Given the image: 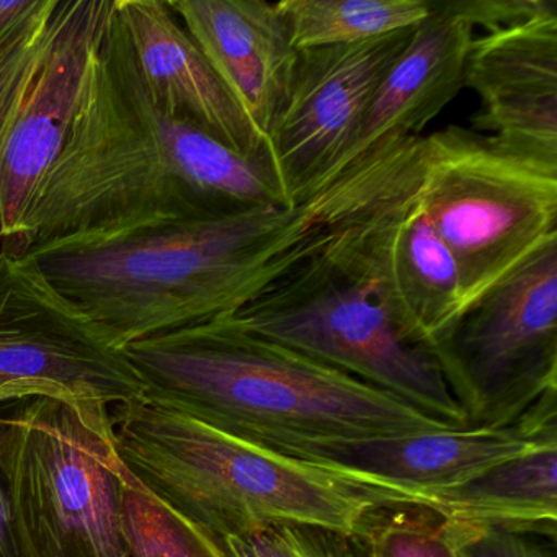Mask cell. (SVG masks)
<instances>
[{
  "instance_id": "6da1fadb",
  "label": "cell",
  "mask_w": 557,
  "mask_h": 557,
  "mask_svg": "<svg viewBox=\"0 0 557 557\" xmlns=\"http://www.w3.org/2000/svg\"><path fill=\"white\" fill-rule=\"evenodd\" d=\"M292 207L269 146L234 151L154 102L113 4L66 141L25 218L18 256L61 237Z\"/></svg>"
},
{
  "instance_id": "7a4b0ae2",
  "label": "cell",
  "mask_w": 557,
  "mask_h": 557,
  "mask_svg": "<svg viewBox=\"0 0 557 557\" xmlns=\"http://www.w3.org/2000/svg\"><path fill=\"white\" fill-rule=\"evenodd\" d=\"M322 195L292 208L61 237L25 256L122 351L252 301L311 253Z\"/></svg>"
},
{
  "instance_id": "3957f363",
  "label": "cell",
  "mask_w": 557,
  "mask_h": 557,
  "mask_svg": "<svg viewBox=\"0 0 557 557\" xmlns=\"http://www.w3.org/2000/svg\"><path fill=\"white\" fill-rule=\"evenodd\" d=\"M122 354L148 399L260 445L453 429L393 394L244 331L230 315L135 342Z\"/></svg>"
},
{
  "instance_id": "277c9868",
  "label": "cell",
  "mask_w": 557,
  "mask_h": 557,
  "mask_svg": "<svg viewBox=\"0 0 557 557\" xmlns=\"http://www.w3.org/2000/svg\"><path fill=\"white\" fill-rule=\"evenodd\" d=\"M116 451L143 485L216 540L270 524L360 536L387 507H416L143 397L112 413Z\"/></svg>"
},
{
  "instance_id": "5b68a950",
  "label": "cell",
  "mask_w": 557,
  "mask_h": 557,
  "mask_svg": "<svg viewBox=\"0 0 557 557\" xmlns=\"http://www.w3.org/2000/svg\"><path fill=\"white\" fill-rule=\"evenodd\" d=\"M423 136L394 139L325 185L315 249L367 286L417 344L461 314L455 259L420 200Z\"/></svg>"
},
{
  "instance_id": "8992f818",
  "label": "cell",
  "mask_w": 557,
  "mask_h": 557,
  "mask_svg": "<svg viewBox=\"0 0 557 557\" xmlns=\"http://www.w3.org/2000/svg\"><path fill=\"white\" fill-rule=\"evenodd\" d=\"M0 466L24 557H128V468L109 407L51 396L0 404Z\"/></svg>"
},
{
  "instance_id": "52a82bcc",
  "label": "cell",
  "mask_w": 557,
  "mask_h": 557,
  "mask_svg": "<svg viewBox=\"0 0 557 557\" xmlns=\"http://www.w3.org/2000/svg\"><path fill=\"white\" fill-rule=\"evenodd\" d=\"M230 318L244 331L393 394L445 425L468 426L429 345L410 341L367 286L322 256L315 243L311 253Z\"/></svg>"
},
{
  "instance_id": "ba28073f",
  "label": "cell",
  "mask_w": 557,
  "mask_h": 557,
  "mask_svg": "<svg viewBox=\"0 0 557 557\" xmlns=\"http://www.w3.org/2000/svg\"><path fill=\"white\" fill-rule=\"evenodd\" d=\"M419 194L455 259L461 314L557 240V171L511 158L472 129L423 138Z\"/></svg>"
},
{
  "instance_id": "9c48e42d",
  "label": "cell",
  "mask_w": 557,
  "mask_h": 557,
  "mask_svg": "<svg viewBox=\"0 0 557 557\" xmlns=\"http://www.w3.org/2000/svg\"><path fill=\"white\" fill-rule=\"evenodd\" d=\"M468 426L513 425L557 393V240L430 341Z\"/></svg>"
},
{
  "instance_id": "30bf717a",
  "label": "cell",
  "mask_w": 557,
  "mask_h": 557,
  "mask_svg": "<svg viewBox=\"0 0 557 557\" xmlns=\"http://www.w3.org/2000/svg\"><path fill=\"white\" fill-rule=\"evenodd\" d=\"M115 0H57L0 61V252L18 256L25 218L57 161Z\"/></svg>"
},
{
  "instance_id": "8fae6325",
  "label": "cell",
  "mask_w": 557,
  "mask_h": 557,
  "mask_svg": "<svg viewBox=\"0 0 557 557\" xmlns=\"http://www.w3.org/2000/svg\"><path fill=\"white\" fill-rule=\"evenodd\" d=\"M146 386L30 256L0 252V404L51 396L119 407Z\"/></svg>"
},
{
  "instance_id": "7c38bea8",
  "label": "cell",
  "mask_w": 557,
  "mask_h": 557,
  "mask_svg": "<svg viewBox=\"0 0 557 557\" xmlns=\"http://www.w3.org/2000/svg\"><path fill=\"white\" fill-rule=\"evenodd\" d=\"M556 442V394H550L520 422L498 429L465 426L389 438L278 443L269 448L426 508L433 492Z\"/></svg>"
},
{
  "instance_id": "4fadbf2b",
  "label": "cell",
  "mask_w": 557,
  "mask_h": 557,
  "mask_svg": "<svg viewBox=\"0 0 557 557\" xmlns=\"http://www.w3.org/2000/svg\"><path fill=\"white\" fill-rule=\"evenodd\" d=\"M416 28L299 51L285 109L267 136L280 181L295 207L314 194Z\"/></svg>"
},
{
  "instance_id": "5bb4252c",
  "label": "cell",
  "mask_w": 557,
  "mask_h": 557,
  "mask_svg": "<svg viewBox=\"0 0 557 557\" xmlns=\"http://www.w3.org/2000/svg\"><path fill=\"white\" fill-rule=\"evenodd\" d=\"M465 87L481 100L472 132L511 158L557 171V2L472 38Z\"/></svg>"
},
{
  "instance_id": "9a60e30c",
  "label": "cell",
  "mask_w": 557,
  "mask_h": 557,
  "mask_svg": "<svg viewBox=\"0 0 557 557\" xmlns=\"http://www.w3.org/2000/svg\"><path fill=\"white\" fill-rule=\"evenodd\" d=\"M168 4L267 141L285 109L299 58L278 4L267 0H168Z\"/></svg>"
},
{
  "instance_id": "2e32d148",
  "label": "cell",
  "mask_w": 557,
  "mask_h": 557,
  "mask_svg": "<svg viewBox=\"0 0 557 557\" xmlns=\"http://www.w3.org/2000/svg\"><path fill=\"white\" fill-rule=\"evenodd\" d=\"M115 15L143 83L165 113L243 154L265 148L168 0H115Z\"/></svg>"
},
{
  "instance_id": "e0dca14e",
  "label": "cell",
  "mask_w": 557,
  "mask_h": 557,
  "mask_svg": "<svg viewBox=\"0 0 557 557\" xmlns=\"http://www.w3.org/2000/svg\"><path fill=\"white\" fill-rule=\"evenodd\" d=\"M432 15L416 28L409 47L387 71L354 135L315 191L332 184L342 172L380 146L420 136L456 99L459 90L465 89L466 61L474 25L451 11L446 0H432Z\"/></svg>"
},
{
  "instance_id": "ac0fdd59",
  "label": "cell",
  "mask_w": 557,
  "mask_h": 557,
  "mask_svg": "<svg viewBox=\"0 0 557 557\" xmlns=\"http://www.w3.org/2000/svg\"><path fill=\"white\" fill-rule=\"evenodd\" d=\"M426 508L449 523L530 531L556 540L557 442L433 492Z\"/></svg>"
},
{
  "instance_id": "d6986e66",
  "label": "cell",
  "mask_w": 557,
  "mask_h": 557,
  "mask_svg": "<svg viewBox=\"0 0 557 557\" xmlns=\"http://www.w3.org/2000/svg\"><path fill=\"white\" fill-rule=\"evenodd\" d=\"M298 51L358 44L416 28L432 15V0H280Z\"/></svg>"
},
{
  "instance_id": "ffe728a7",
  "label": "cell",
  "mask_w": 557,
  "mask_h": 557,
  "mask_svg": "<svg viewBox=\"0 0 557 557\" xmlns=\"http://www.w3.org/2000/svg\"><path fill=\"white\" fill-rule=\"evenodd\" d=\"M128 557H226L220 541L149 491L128 469L122 487Z\"/></svg>"
},
{
  "instance_id": "44dd1931",
  "label": "cell",
  "mask_w": 557,
  "mask_h": 557,
  "mask_svg": "<svg viewBox=\"0 0 557 557\" xmlns=\"http://www.w3.org/2000/svg\"><path fill=\"white\" fill-rule=\"evenodd\" d=\"M360 540L364 557H458L448 523L423 507L377 510Z\"/></svg>"
},
{
  "instance_id": "7402d4cb",
  "label": "cell",
  "mask_w": 557,
  "mask_h": 557,
  "mask_svg": "<svg viewBox=\"0 0 557 557\" xmlns=\"http://www.w3.org/2000/svg\"><path fill=\"white\" fill-rule=\"evenodd\" d=\"M218 541L226 557H364L360 536L308 524H270Z\"/></svg>"
},
{
  "instance_id": "603a6c76",
  "label": "cell",
  "mask_w": 557,
  "mask_h": 557,
  "mask_svg": "<svg viewBox=\"0 0 557 557\" xmlns=\"http://www.w3.org/2000/svg\"><path fill=\"white\" fill-rule=\"evenodd\" d=\"M458 557H556V540L507 528L449 523Z\"/></svg>"
},
{
  "instance_id": "cb8c5ba5",
  "label": "cell",
  "mask_w": 557,
  "mask_h": 557,
  "mask_svg": "<svg viewBox=\"0 0 557 557\" xmlns=\"http://www.w3.org/2000/svg\"><path fill=\"white\" fill-rule=\"evenodd\" d=\"M553 0H446L456 14L468 18L475 27L485 32L533 17L544 11Z\"/></svg>"
},
{
  "instance_id": "d4e9b609",
  "label": "cell",
  "mask_w": 557,
  "mask_h": 557,
  "mask_svg": "<svg viewBox=\"0 0 557 557\" xmlns=\"http://www.w3.org/2000/svg\"><path fill=\"white\" fill-rule=\"evenodd\" d=\"M57 0H0V61L50 14Z\"/></svg>"
},
{
  "instance_id": "484cf974",
  "label": "cell",
  "mask_w": 557,
  "mask_h": 557,
  "mask_svg": "<svg viewBox=\"0 0 557 557\" xmlns=\"http://www.w3.org/2000/svg\"><path fill=\"white\" fill-rule=\"evenodd\" d=\"M0 557H24L14 517H12L11 498L5 484L4 469L0 466Z\"/></svg>"
}]
</instances>
